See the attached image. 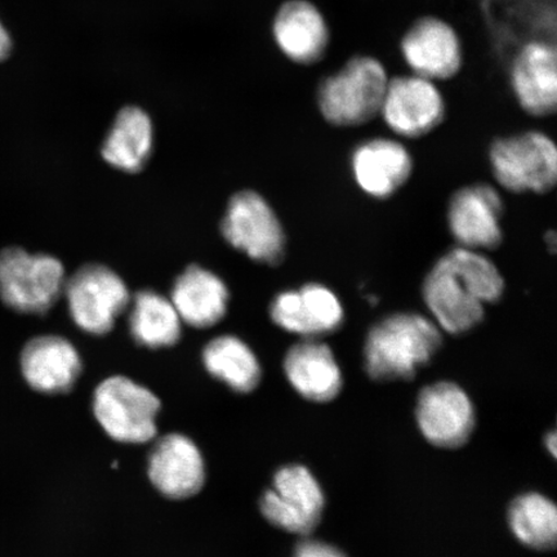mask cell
Segmentation results:
<instances>
[{"mask_svg":"<svg viewBox=\"0 0 557 557\" xmlns=\"http://www.w3.org/2000/svg\"><path fill=\"white\" fill-rule=\"evenodd\" d=\"M505 278L482 250L456 247L438 259L422 284V298L438 330L461 336L483 322L486 305L505 295Z\"/></svg>","mask_w":557,"mask_h":557,"instance_id":"1","label":"cell"},{"mask_svg":"<svg viewBox=\"0 0 557 557\" xmlns=\"http://www.w3.org/2000/svg\"><path fill=\"white\" fill-rule=\"evenodd\" d=\"M442 331L433 319L417 312H395L369 331L364 363L377 381L410 380L442 347Z\"/></svg>","mask_w":557,"mask_h":557,"instance_id":"2","label":"cell"},{"mask_svg":"<svg viewBox=\"0 0 557 557\" xmlns=\"http://www.w3.org/2000/svg\"><path fill=\"white\" fill-rule=\"evenodd\" d=\"M385 66L372 55H355L318 88V107L336 127H359L380 115L388 85Z\"/></svg>","mask_w":557,"mask_h":557,"instance_id":"3","label":"cell"},{"mask_svg":"<svg viewBox=\"0 0 557 557\" xmlns=\"http://www.w3.org/2000/svg\"><path fill=\"white\" fill-rule=\"evenodd\" d=\"M65 282V269L55 257L18 247L0 250V299L13 311L44 315L64 294Z\"/></svg>","mask_w":557,"mask_h":557,"instance_id":"4","label":"cell"},{"mask_svg":"<svg viewBox=\"0 0 557 557\" xmlns=\"http://www.w3.org/2000/svg\"><path fill=\"white\" fill-rule=\"evenodd\" d=\"M494 178L505 190L546 194L557 181V148L541 131L498 138L490 149Z\"/></svg>","mask_w":557,"mask_h":557,"instance_id":"5","label":"cell"},{"mask_svg":"<svg viewBox=\"0 0 557 557\" xmlns=\"http://www.w3.org/2000/svg\"><path fill=\"white\" fill-rule=\"evenodd\" d=\"M162 407L150 389L123 375L100 383L94 395V413L111 438L125 444H145L157 435Z\"/></svg>","mask_w":557,"mask_h":557,"instance_id":"6","label":"cell"},{"mask_svg":"<svg viewBox=\"0 0 557 557\" xmlns=\"http://www.w3.org/2000/svg\"><path fill=\"white\" fill-rule=\"evenodd\" d=\"M74 323L94 336L113 330L131 295L123 278L108 267L88 263L66 278L64 294Z\"/></svg>","mask_w":557,"mask_h":557,"instance_id":"7","label":"cell"},{"mask_svg":"<svg viewBox=\"0 0 557 557\" xmlns=\"http://www.w3.org/2000/svg\"><path fill=\"white\" fill-rule=\"evenodd\" d=\"M221 232L230 246L249 259L277 264L284 259L287 239L274 209L260 194L240 191L228 201Z\"/></svg>","mask_w":557,"mask_h":557,"instance_id":"8","label":"cell"},{"mask_svg":"<svg viewBox=\"0 0 557 557\" xmlns=\"http://www.w3.org/2000/svg\"><path fill=\"white\" fill-rule=\"evenodd\" d=\"M324 494L317 479L304 466H287L275 473L273 487L262 494L260 510L283 531L308 535L319 524Z\"/></svg>","mask_w":557,"mask_h":557,"instance_id":"9","label":"cell"},{"mask_svg":"<svg viewBox=\"0 0 557 557\" xmlns=\"http://www.w3.org/2000/svg\"><path fill=\"white\" fill-rule=\"evenodd\" d=\"M447 104L436 83L410 74L389 79L380 115L403 138H420L444 121Z\"/></svg>","mask_w":557,"mask_h":557,"instance_id":"10","label":"cell"},{"mask_svg":"<svg viewBox=\"0 0 557 557\" xmlns=\"http://www.w3.org/2000/svg\"><path fill=\"white\" fill-rule=\"evenodd\" d=\"M504 200L496 187L475 184L459 189L449 200L447 222L458 247L492 250L504 240Z\"/></svg>","mask_w":557,"mask_h":557,"instance_id":"11","label":"cell"},{"mask_svg":"<svg viewBox=\"0 0 557 557\" xmlns=\"http://www.w3.org/2000/svg\"><path fill=\"white\" fill-rule=\"evenodd\" d=\"M400 50L412 74L435 83L455 78L463 65V48L455 27L435 16L416 20L403 35Z\"/></svg>","mask_w":557,"mask_h":557,"instance_id":"12","label":"cell"},{"mask_svg":"<svg viewBox=\"0 0 557 557\" xmlns=\"http://www.w3.org/2000/svg\"><path fill=\"white\" fill-rule=\"evenodd\" d=\"M270 318L278 329L304 338H318L343 326L345 309L330 287L309 283L278 294L270 305Z\"/></svg>","mask_w":557,"mask_h":557,"instance_id":"13","label":"cell"},{"mask_svg":"<svg viewBox=\"0 0 557 557\" xmlns=\"http://www.w3.org/2000/svg\"><path fill=\"white\" fill-rule=\"evenodd\" d=\"M416 417L423 436L441 448L461 447L475 428V412L468 394L450 382L423 388Z\"/></svg>","mask_w":557,"mask_h":557,"instance_id":"14","label":"cell"},{"mask_svg":"<svg viewBox=\"0 0 557 557\" xmlns=\"http://www.w3.org/2000/svg\"><path fill=\"white\" fill-rule=\"evenodd\" d=\"M511 87L527 114L545 117L557 108V59L553 40L521 45L511 64Z\"/></svg>","mask_w":557,"mask_h":557,"instance_id":"15","label":"cell"},{"mask_svg":"<svg viewBox=\"0 0 557 557\" xmlns=\"http://www.w3.org/2000/svg\"><path fill=\"white\" fill-rule=\"evenodd\" d=\"M351 171L361 191L383 200L392 198L408 183L413 172V158L396 139L371 138L354 149Z\"/></svg>","mask_w":557,"mask_h":557,"instance_id":"16","label":"cell"},{"mask_svg":"<svg viewBox=\"0 0 557 557\" xmlns=\"http://www.w3.org/2000/svg\"><path fill=\"white\" fill-rule=\"evenodd\" d=\"M148 473L158 492L171 499L197 496L206 483L203 456L191 438L181 434L159 438L150 451Z\"/></svg>","mask_w":557,"mask_h":557,"instance_id":"17","label":"cell"},{"mask_svg":"<svg viewBox=\"0 0 557 557\" xmlns=\"http://www.w3.org/2000/svg\"><path fill=\"white\" fill-rule=\"evenodd\" d=\"M273 34L281 51L299 65L322 61L331 45L329 23L310 0L284 3L274 18Z\"/></svg>","mask_w":557,"mask_h":557,"instance_id":"18","label":"cell"},{"mask_svg":"<svg viewBox=\"0 0 557 557\" xmlns=\"http://www.w3.org/2000/svg\"><path fill=\"white\" fill-rule=\"evenodd\" d=\"M21 372L35 392L66 394L78 381L82 359L70 341L60 336H39L29 341L21 352Z\"/></svg>","mask_w":557,"mask_h":557,"instance_id":"19","label":"cell"},{"mask_svg":"<svg viewBox=\"0 0 557 557\" xmlns=\"http://www.w3.org/2000/svg\"><path fill=\"white\" fill-rule=\"evenodd\" d=\"M284 372L296 392L310 401H331L343 388V373L332 348L317 338H305L289 348Z\"/></svg>","mask_w":557,"mask_h":557,"instance_id":"20","label":"cell"},{"mask_svg":"<svg viewBox=\"0 0 557 557\" xmlns=\"http://www.w3.org/2000/svg\"><path fill=\"white\" fill-rule=\"evenodd\" d=\"M228 298L221 277L193 264L174 282L170 299L184 323L205 330L225 318Z\"/></svg>","mask_w":557,"mask_h":557,"instance_id":"21","label":"cell"},{"mask_svg":"<svg viewBox=\"0 0 557 557\" xmlns=\"http://www.w3.org/2000/svg\"><path fill=\"white\" fill-rule=\"evenodd\" d=\"M154 145L150 116L136 107L124 108L102 145V158L114 169L136 173L144 169Z\"/></svg>","mask_w":557,"mask_h":557,"instance_id":"22","label":"cell"},{"mask_svg":"<svg viewBox=\"0 0 557 557\" xmlns=\"http://www.w3.org/2000/svg\"><path fill=\"white\" fill-rule=\"evenodd\" d=\"M129 331L138 345L149 348L176 345L183 331V320L171 299L154 290H141L132 301Z\"/></svg>","mask_w":557,"mask_h":557,"instance_id":"23","label":"cell"},{"mask_svg":"<svg viewBox=\"0 0 557 557\" xmlns=\"http://www.w3.org/2000/svg\"><path fill=\"white\" fill-rule=\"evenodd\" d=\"M207 372L235 393L249 394L260 385L261 366L255 352L235 336L213 338L203 350Z\"/></svg>","mask_w":557,"mask_h":557,"instance_id":"24","label":"cell"},{"mask_svg":"<svg viewBox=\"0 0 557 557\" xmlns=\"http://www.w3.org/2000/svg\"><path fill=\"white\" fill-rule=\"evenodd\" d=\"M508 524L522 545L535 549H549L556 545V507L541 494H522L515 499L508 510Z\"/></svg>","mask_w":557,"mask_h":557,"instance_id":"25","label":"cell"},{"mask_svg":"<svg viewBox=\"0 0 557 557\" xmlns=\"http://www.w3.org/2000/svg\"><path fill=\"white\" fill-rule=\"evenodd\" d=\"M295 557H346L338 548L319 541L299 543Z\"/></svg>","mask_w":557,"mask_h":557,"instance_id":"26","label":"cell"},{"mask_svg":"<svg viewBox=\"0 0 557 557\" xmlns=\"http://www.w3.org/2000/svg\"><path fill=\"white\" fill-rule=\"evenodd\" d=\"M12 52V39L9 30L5 29L2 21H0V62L9 59Z\"/></svg>","mask_w":557,"mask_h":557,"instance_id":"27","label":"cell"},{"mask_svg":"<svg viewBox=\"0 0 557 557\" xmlns=\"http://www.w3.org/2000/svg\"><path fill=\"white\" fill-rule=\"evenodd\" d=\"M545 242L548 250H552V252L555 253L557 247L556 234L554 232H548L545 236Z\"/></svg>","mask_w":557,"mask_h":557,"instance_id":"28","label":"cell"},{"mask_svg":"<svg viewBox=\"0 0 557 557\" xmlns=\"http://www.w3.org/2000/svg\"><path fill=\"white\" fill-rule=\"evenodd\" d=\"M556 444H557L556 434L555 433L549 434L547 436V448L549 449V451H552L553 456L556 455Z\"/></svg>","mask_w":557,"mask_h":557,"instance_id":"29","label":"cell"}]
</instances>
